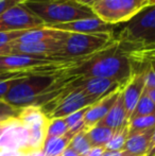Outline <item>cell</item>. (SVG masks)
Segmentation results:
<instances>
[{
  "instance_id": "1",
  "label": "cell",
  "mask_w": 155,
  "mask_h": 156,
  "mask_svg": "<svg viewBox=\"0 0 155 156\" xmlns=\"http://www.w3.org/2000/svg\"><path fill=\"white\" fill-rule=\"evenodd\" d=\"M132 73L130 56L116 39L110 46L91 55L70 61L58 72V76L64 79L78 76L110 79L116 81L121 86L128 83Z\"/></svg>"
},
{
  "instance_id": "2",
  "label": "cell",
  "mask_w": 155,
  "mask_h": 156,
  "mask_svg": "<svg viewBox=\"0 0 155 156\" xmlns=\"http://www.w3.org/2000/svg\"><path fill=\"white\" fill-rule=\"evenodd\" d=\"M66 82V79L58 74H31L19 79L4 97V101L18 109L41 107L61 94Z\"/></svg>"
},
{
  "instance_id": "3",
  "label": "cell",
  "mask_w": 155,
  "mask_h": 156,
  "mask_svg": "<svg viewBox=\"0 0 155 156\" xmlns=\"http://www.w3.org/2000/svg\"><path fill=\"white\" fill-rule=\"evenodd\" d=\"M115 39L128 53L155 48V4L147 5L125 23Z\"/></svg>"
},
{
  "instance_id": "4",
  "label": "cell",
  "mask_w": 155,
  "mask_h": 156,
  "mask_svg": "<svg viewBox=\"0 0 155 156\" xmlns=\"http://www.w3.org/2000/svg\"><path fill=\"white\" fill-rule=\"evenodd\" d=\"M23 3L46 27L97 17L90 6L79 0H29Z\"/></svg>"
},
{
  "instance_id": "5",
  "label": "cell",
  "mask_w": 155,
  "mask_h": 156,
  "mask_svg": "<svg viewBox=\"0 0 155 156\" xmlns=\"http://www.w3.org/2000/svg\"><path fill=\"white\" fill-rule=\"evenodd\" d=\"M114 41L113 33H69L62 50L58 54V60L69 62L91 55L110 46Z\"/></svg>"
},
{
  "instance_id": "6",
  "label": "cell",
  "mask_w": 155,
  "mask_h": 156,
  "mask_svg": "<svg viewBox=\"0 0 155 156\" xmlns=\"http://www.w3.org/2000/svg\"><path fill=\"white\" fill-rule=\"evenodd\" d=\"M146 6V0H96L90 8L102 21L118 26L128 23Z\"/></svg>"
},
{
  "instance_id": "7",
  "label": "cell",
  "mask_w": 155,
  "mask_h": 156,
  "mask_svg": "<svg viewBox=\"0 0 155 156\" xmlns=\"http://www.w3.org/2000/svg\"><path fill=\"white\" fill-rule=\"evenodd\" d=\"M43 26V21L23 2L0 15V32L26 31Z\"/></svg>"
},
{
  "instance_id": "8",
  "label": "cell",
  "mask_w": 155,
  "mask_h": 156,
  "mask_svg": "<svg viewBox=\"0 0 155 156\" xmlns=\"http://www.w3.org/2000/svg\"><path fill=\"white\" fill-rule=\"evenodd\" d=\"M66 85L69 88H80L90 96L100 100L103 97L107 96L108 94L119 89L122 87L116 81L110 80V79L103 78H84V76H78V78L66 79Z\"/></svg>"
},
{
  "instance_id": "9",
  "label": "cell",
  "mask_w": 155,
  "mask_h": 156,
  "mask_svg": "<svg viewBox=\"0 0 155 156\" xmlns=\"http://www.w3.org/2000/svg\"><path fill=\"white\" fill-rule=\"evenodd\" d=\"M29 137L30 131L19 122L17 117L10 118L6 121L5 129L0 137V150L25 152Z\"/></svg>"
},
{
  "instance_id": "10",
  "label": "cell",
  "mask_w": 155,
  "mask_h": 156,
  "mask_svg": "<svg viewBox=\"0 0 155 156\" xmlns=\"http://www.w3.org/2000/svg\"><path fill=\"white\" fill-rule=\"evenodd\" d=\"M65 39H52V41L29 44L13 41L9 45V47L11 49V53L48 56V58H53L58 60V54L60 53L63 46H64Z\"/></svg>"
},
{
  "instance_id": "11",
  "label": "cell",
  "mask_w": 155,
  "mask_h": 156,
  "mask_svg": "<svg viewBox=\"0 0 155 156\" xmlns=\"http://www.w3.org/2000/svg\"><path fill=\"white\" fill-rule=\"evenodd\" d=\"M116 26L107 25L98 17L80 19L66 23L50 26L49 28L68 33H81V34H95V33H113Z\"/></svg>"
},
{
  "instance_id": "12",
  "label": "cell",
  "mask_w": 155,
  "mask_h": 156,
  "mask_svg": "<svg viewBox=\"0 0 155 156\" xmlns=\"http://www.w3.org/2000/svg\"><path fill=\"white\" fill-rule=\"evenodd\" d=\"M145 90V76L141 69H133L131 79L125 85L122 86L121 94L123 100L124 108L128 114L129 121L130 117Z\"/></svg>"
},
{
  "instance_id": "13",
  "label": "cell",
  "mask_w": 155,
  "mask_h": 156,
  "mask_svg": "<svg viewBox=\"0 0 155 156\" xmlns=\"http://www.w3.org/2000/svg\"><path fill=\"white\" fill-rule=\"evenodd\" d=\"M121 88L122 87H120L117 90L108 94L107 96L103 97L102 99L98 100L95 104L90 105L88 107V109H87L86 114L84 116V129H88L90 127L97 125L107 115L110 109L112 108L114 103L116 102L118 96H119L120 91H121Z\"/></svg>"
},
{
  "instance_id": "14",
  "label": "cell",
  "mask_w": 155,
  "mask_h": 156,
  "mask_svg": "<svg viewBox=\"0 0 155 156\" xmlns=\"http://www.w3.org/2000/svg\"><path fill=\"white\" fill-rule=\"evenodd\" d=\"M122 89V88H121ZM129 117L128 114L124 108L123 100H122V94L120 91L119 96H118L116 102L110 109L107 115L101 120L97 125H102V126H106L108 129H113L114 132L119 131V129H123L124 126L129 124Z\"/></svg>"
},
{
  "instance_id": "15",
  "label": "cell",
  "mask_w": 155,
  "mask_h": 156,
  "mask_svg": "<svg viewBox=\"0 0 155 156\" xmlns=\"http://www.w3.org/2000/svg\"><path fill=\"white\" fill-rule=\"evenodd\" d=\"M68 32L61 31V30L52 29V28L46 27H38L34 29H30L25 31L23 35L17 39V43H39V41H47L52 39H65L68 36Z\"/></svg>"
},
{
  "instance_id": "16",
  "label": "cell",
  "mask_w": 155,
  "mask_h": 156,
  "mask_svg": "<svg viewBox=\"0 0 155 156\" xmlns=\"http://www.w3.org/2000/svg\"><path fill=\"white\" fill-rule=\"evenodd\" d=\"M153 132L154 127L147 131L129 133L123 150L134 156H147Z\"/></svg>"
},
{
  "instance_id": "17",
  "label": "cell",
  "mask_w": 155,
  "mask_h": 156,
  "mask_svg": "<svg viewBox=\"0 0 155 156\" xmlns=\"http://www.w3.org/2000/svg\"><path fill=\"white\" fill-rule=\"evenodd\" d=\"M17 119L28 129H47L49 122L47 116L44 114L41 107L37 106H28L21 108L17 116Z\"/></svg>"
},
{
  "instance_id": "18",
  "label": "cell",
  "mask_w": 155,
  "mask_h": 156,
  "mask_svg": "<svg viewBox=\"0 0 155 156\" xmlns=\"http://www.w3.org/2000/svg\"><path fill=\"white\" fill-rule=\"evenodd\" d=\"M73 136L75 134L68 131L64 136H61V137L46 138L41 150L46 156H61L65 149L69 146Z\"/></svg>"
},
{
  "instance_id": "19",
  "label": "cell",
  "mask_w": 155,
  "mask_h": 156,
  "mask_svg": "<svg viewBox=\"0 0 155 156\" xmlns=\"http://www.w3.org/2000/svg\"><path fill=\"white\" fill-rule=\"evenodd\" d=\"M85 132L91 148H104L115 133L113 129L102 125H95L90 129H85Z\"/></svg>"
},
{
  "instance_id": "20",
  "label": "cell",
  "mask_w": 155,
  "mask_h": 156,
  "mask_svg": "<svg viewBox=\"0 0 155 156\" xmlns=\"http://www.w3.org/2000/svg\"><path fill=\"white\" fill-rule=\"evenodd\" d=\"M153 114H155V104L153 101L150 99V97L143 90L140 99L137 102L136 106H135L134 111H133L132 115H131L130 121L132 119H134V118L141 117V116L153 115Z\"/></svg>"
},
{
  "instance_id": "21",
  "label": "cell",
  "mask_w": 155,
  "mask_h": 156,
  "mask_svg": "<svg viewBox=\"0 0 155 156\" xmlns=\"http://www.w3.org/2000/svg\"><path fill=\"white\" fill-rule=\"evenodd\" d=\"M68 147L72 149L75 152H77L80 156H86L88 154L89 151L91 150V146L86 137L85 129L79 132L78 134L73 136Z\"/></svg>"
},
{
  "instance_id": "22",
  "label": "cell",
  "mask_w": 155,
  "mask_h": 156,
  "mask_svg": "<svg viewBox=\"0 0 155 156\" xmlns=\"http://www.w3.org/2000/svg\"><path fill=\"white\" fill-rule=\"evenodd\" d=\"M133 69H141L145 76V87L146 88L155 89V62H143V63H132Z\"/></svg>"
},
{
  "instance_id": "23",
  "label": "cell",
  "mask_w": 155,
  "mask_h": 156,
  "mask_svg": "<svg viewBox=\"0 0 155 156\" xmlns=\"http://www.w3.org/2000/svg\"><path fill=\"white\" fill-rule=\"evenodd\" d=\"M155 127V114L148 116H141L132 119L129 122V133L143 132Z\"/></svg>"
},
{
  "instance_id": "24",
  "label": "cell",
  "mask_w": 155,
  "mask_h": 156,
  "mask_svg": "<svg viewBox=\"0 0 155 156\" xmlns=\"http://www.w3.org/2000/svg\"><path fill=\"white\" fill-rule=\"evenodd\" d=\"M129 136V124L124 126L123 129L116 131L110 139V141L105 144L104 149L105 151H120L123 150L124 144H125L126 138Z\"/></svg>"
},
{
  "instance_id": "25",
  "label": "cell",
  "mask_w": 155,
  "mask_h": 156,
  "mask_svg": "<svg viewBox=\"0 0 155 156\" xmlns=\"http://www.w3.org/2000/svg\"><path fill=\"white\" fill-rule=\"evenodd\" d=\"M29 131H30V137L25 152L29 153L32 152V151L41 150L44 146V142L46 140V129H29Z\"/></svg>"
},
{
  "instance_id": "26",
  "label": "cell",
  "mask_w": 155,
  "mask_h": 156,
  "mask_svg": "<svg viewBox=\"0 0 155 156\" xmlns=\"http://www.w3.org/2000/svg\"><path fill=\"white\" fill-rule=\"evenodd\" d=\"M68 132V126L64 118L49 119L47 129H46V138L48 137H61Z\"/></svg>"
},
{
  "instance_id": "27",
  "label": "cell",
  "mask_w": 155,
  "mask_h": 156,
  "mask_svg": "<svg viewBox=\"0 0 155 156\" xmlns=\"http://www.w3.org/2000/svg\"><path fill=\"white\" fill-rule=\"evenodd\" d=\"M132 63H143V62H155V48L150 50H143V51H136L128 53Z\"/></svg>"
},
{
  "instance_id": "28",
  "label": "cell",
  "mask_w": 155,
  "mask_h": 156,
  "mask_svg": "<svg viewBox=\"0 0 155 156\" xmlns=\"http://www.w3.org/2000/svg\"><path fill=\"white\" fill-rule=\"evenodd\" d=\"M19 112H20V109L11 106L4 100H0V120H5L9 119V118L17 117Z\"/></svg>"
},
{
  "instance_id": "29",
  "label": "cell",
  "mask_w": 155,
  "mask_h": 156,
  "mask_svg": "<svg viewBox=\"0 0 155 156\" xmlns=\"http://www.w3.org/2000/svg\"><path fill=\"white\" fill-rule=\"evenodd\" d=\"M88 107H85V108L80 109V111L70 114L69 116H67V117L64 118L65 122H66L67 126H68V129H70V127H72V126H75V125L79 124L80 122L84 121V116H85V114H86Z\"/></svg>"
},
{
  "instance_id": "30",
  "label": "cell",
  "mask_w": 155,
  "mask_h": 156,
  "mask_svg": "<svg viewBox=\"0 0 155 156\" xmlns=\"http://www.w3.org/2000/svg\"><path fill=\"white\" fill-rule=\"evenodd\" d=\"M23 33H25V31L0 32V47H4V46L10 45L13 41H16Z\"/></svg>"
},
{
  "instance_id": "31",
  "label": "cell",
  "mask_w": 155,
  "mask_h": 156,
  "mask_svg": "<svg viewBox=\"0 0 155 156\" xmlns=\"http://www.w3.org/2000/svg\"><path fill=\"white\" fill-rule=\"evenodd\" d=\"M21 2H23V0H3V1H1L0 2V15L3 14L9 9L13 8Z\"/></svg>"
},
{
  "instance_id": "32",
  "label": "cell",
  "mask_w": 155,
  "mask_h": 156,
  "mask_svg": "<svg viewBox=\"0 0 155 156\" xmlns=\"http://www.w3.org/2000/svg\"><path fill=\"white\" fill-rule=\"evenodd\" d=\"M102 156H134L128 151L120 150V151H105Z\"/></svg>"
},
{
  "instance_id": "33",
  "label": "cell",
  "mask_w": 155,
  "mask_h": 156,
  "mask_svg": "<svg viewBox=\"0 0 155 156\" xmlns=\"http://www.w3.org/2000/svg\"><path fill=\"white\" fill-rule=\"evenodd\" d=\"M154 154H155V127H154L153 134H152L151 141H150V144H149L147 156H154Z\"/></svg>"
},
{
  "instance_id": "34",
  "label": "cell",
  "mask_w": 155,
  "mask_h": 156,
  "mask_svg": "<svg viewBox=\"0 0 155 156\" xmlns=\"http://www.w3.org/2000/svg\"><path fill=\"white\" fill-rule=\"evenodd\" d=\"M104 152H105L104 148H91V150L86 156H102Z\"/></svg>"
},
{
  "instance_id": "35",
  "label": "cell",
  "mask_w": 155,
  "mask_h": 156,
  "mask_svg": "<svg viewBox=\"0 0 155 156\" xmlns=\"http://www.w3.org/2000/svg\"><path fill=\"white\" fill-rule=\"evenodd\" d=\"M61 156H80V155H79L77 152H75V151H73L71 148L67 147V148L65 149L64 152L62 153V155H61Z\"/></svg>"
},
{
  "instance_id": "36",
  "label": "cell",
  "mask_w": 155,
  "mask_h": 156,
  "mask_svg": "<svg viewBox=\"0 0 155 156\" xmlns=\"http://www.w3.org/2000/svg\"><path fill=\"white\" fill-rule=\"evenodd\" d=\"M145 93L150 97V99L153 101L154 104H155V89L154 88H146L145 87Z\"/></svg>"
},
{
  "instance_id": "37",
  "label": "cell",
  "mask_w": 155,
  "mask_h": 156,
  "mask_svg": "<svg viewBox=\"0 0 155 156\" xmlns=\"http://www.w3.org/2000/svg\"><path fill=\"white\" fill-rule=\"evenodd\" d=\"M10 53H11V49L9 47V45L4 46V47H0V56L6 55V54H10Z\"/></svg>"
},
{
  "instance_id": "38",
  "label": "cell",
  "mask_w": 155,
  "mask_h": 156,
  "mask_svg": "<svg viewBox=\"0 0 155 156\" xmlns=\"http://www.w3.org/2000/svg\"><path fill=\"white\" fill-rule=\"evenodd\" d=\"M28 156H46L45 153L43 152V150H37V151H32V152L28 153Z\"/></svg>"
},
{
  "instance_id": "39",
  "label": "cell",
  "mask_w": 155,
  "mask_h": 156,
  "mask_svg": "<svg viewBox=\"0 0 155 156\" xmlns=\"http://www.w3.org/2000/svg\"><path fill=\"white\" fill-rule=\"evenodd\" d=\"M9 119H10V118H9ZM6 121H8V119H5V120H2V121H0V137H1L2 133H3L4 129H5Z\"/></svg>"
},
{
  "instance_id": "40",
  "label": "cell",
  "mask_w": 155,
  "mask_h": 156,
  "mask_svg": "<svg viewBox=\"0 0 155 156\" xmlns=\"http://www.w3.org/2000/svg\"><path fill=\"white\" fill-rule=\"evenodd\" d=\"M13 154H14V152H11V151L0 150V156H12Z\"/></svg>"
},
{
  "instance_id": "41",
  "label": "cell",
  "mask_w": 155,
  "mask_h": 156,
  "mask_svg": "<svg viewBox=\"0 0 155 156\" xmlns=\"http://www.w3.org/2000/svg\"><path fill=\"white\" fill-rule=\"evenodd\" d=\"M79 1H80L81 3L85 4V5H88V6H90L91 4H93V2L96 1V0H79Z\"/></svg>"
},
{
  "instance_id": "42",
  "label": "cell",
  "mask_w": 155,
  "mask_h": 156,
  "mask_svg": "<svg viewBox=\"0 0 155 156\" xmlns=\"http://www.w3.org/2000/svg\"><path fill=\"white\" fill-rule=\"evenodd\" d=\"M12 156H28V153L23 152V151H16V152H14V154Z\"/></svg>"
},
{
  "instance_id": "43",
  "label": "cell",
  "mask_w": 155,
  "mask_h": 156,
  "mask_svg": "<svg viewBox=\"0 0 155 156\" xmlns=\"http://www.w3.org/2000/svg\"><path fill=\"white\" fill-rule=\"evenodd\" d=\"M152 4H155V0H149L148 1V5H152Z\"/></svg>"
},
{
  "instance_id": "44",
  "label": "cell",
  "mask_w": 155,
  "mask_h": 156,
  "mask_svg": "<svg viewBox=\"0 0 155 156\" xmlns=\"http://www.w3.org/2000/svg\"><path fill=\"white\" fill-rule=\"evenodd\" d=\"M25 1H29V0H23V2H25Z\"/></svg>"
},
{
  "instance_id": "45",
  "label": "cell",
  "mask_w": 155,
  "mask_h": 156,
  "mask_svg": "<svg viewBox=\"0 0 155 156\" xmlns=\"http://www.w3.org/2000/svg\"><path fill=\"white\" fill-rule=\"evenodd\" d=\"M146 1H147V5H148V1H149V0H146Z\"/></svg>"
},
{
  "instance_id": "46",
  "label": "cell",
  "mask_w": 155,
  "mask_h": 156,
  "mask_svg": "<svg viewBox=\"0 0 155 156\" xmlns=\"http://www.w3.org/2000/svg\"><path fill=\"white\" fill-rule=\"evenodd\" d=\"M1 1H3V0H0V2H1Z\"/></svg>"
},
{
  "instance_id": "47",
  "label": "cell",
  "mask_w": 155,
  "mask_h": 156,
  "mask_svg": "<svg viewBox=\"0 0 155 156\" xmlns=\"http://www.w3.org/2000/svg\"><path fill=\"white\" fill-rule=\"evenodd\" d=\"M154 156H155V154H154Z\"/></svg>"
}]
</instances>
